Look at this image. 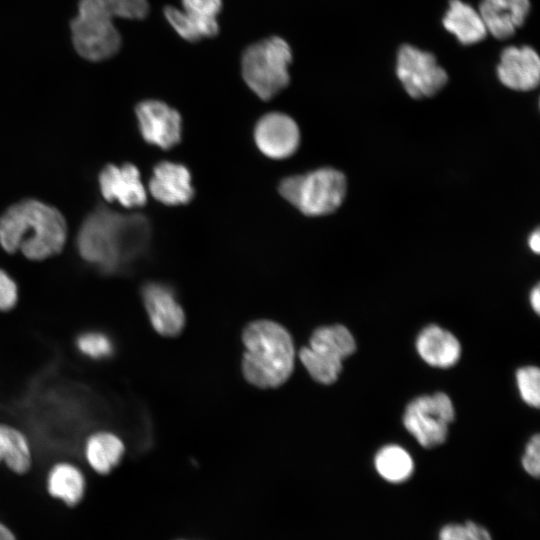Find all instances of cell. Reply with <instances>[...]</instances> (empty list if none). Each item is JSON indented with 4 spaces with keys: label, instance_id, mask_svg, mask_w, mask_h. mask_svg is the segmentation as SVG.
Returning a JSON list of instances; mask_svg holds the SVG:
<instances>
[{
    "label": "cell",
    "instance_id": "obj_1",
    "mask_svg": "<svg viewBox=\"0 0 540 540\" xmlns=\"http://www.w3.org/2000/svg\"><path fill=\"white\" fill-rule=\"evenodd\" d=\"M151 226L141 214H120L98 208L83 222L77 247L81 257L106 273L117 272L143 256Z\"/></svg>",
    "mask_w": 540,
    "mask_h": 540
},
{
    "label": "cell",
    "instance_id": "obj_2",
    "mask_svg": "<svg viewBox=\"0 0 540 540\" xmlns=\"http://www.w3.org/2000/svg\"><path fill=\"white\" fill-rule=\"evenodd\" d=\"M67 224L54 207L35 199L10 206L0 217V245L9 252L20 251L31 260H43L62 251Z\"/></svg>",
    "mask_w": 540,
    "mask_h": 540
},
{
    "label": "cell",
    "instance_id": "obj_3",
    "mask_svg": "<svg viewBox=\"0 0 540 540\" xmlns=\"http://www.w3.org/2000/svg\"><path fill=\"white\" fill-rule=\"evenodd\" d=\"M148 10L147 0H80L78 14L70 24L76 51L90 61L114 56L121 37L113 19H142Z\"/></svg>",
    "mask_w": 540,
    "mask_h": 540
},
{
    "label": "cell",
    "instance_id": "obj_4",
    "mask_svg": "<svg viewBox=\"0 0 540 540\" xmlns=\"http://www.w3.org/2000/svg\"><path fill=\"white\" fill-rule=\"evenodd\" d=\"M245 379L259 388H275L290 377L294 367V345L289 332L270 320L249 323L242 335Z\"/></svg>",
    "mask_w": 540,
    "mask_h": 540
},
{
    "label": "cell",
    "instance_id": "obj_5",
    "mask_svg": "<svg viewBox=\"0 0 540 540\" xmlns=\"http://www.w3.org/2000/svg\"><path fill=\"white\" fill-rule=\"evenodd\" d=\"M279 192L304 215L324 216L342 205L347 180L341 171L323 167L284 178L279 184Z\"/></svg>",
    "mask_w": 540,
    "mask_h": 540
},
{
    "label": "cell",
    "instance_id": "obj_6",
    "mask_svg": "<svg viewBox=\"0 0 540 540\" xmlns=\"http://www.w3.org/2000/svg\"><path fill=\"white\" fill-rule=\"evenodd\" d=\"M292 61L289 44L273 36L247 47L242 56V75L248 87L261 99L269 100L289 83Z\"/></svg>",
    "mask_w": 540,
    "mask_h": 540
},
{
    "label": "cell",
    "instance_id": "obj_7",
    "mask_svg": "<svg viewBox=\"0 0 540 540\" xmlns=\"http://www.w3.org/2000/svg\"><path fill=\"white\" fill-rule=\"evenodd\" d=\"M355 350L356 342L349 329L335 324L317 328L309 345L300 350L299 357L315 381L332 384L340 375L342 361Z\"/></svg>",
    "mask_w": 540,
    "mask_h": 540
},
{
    "label": "cell",
    "instance_id": "obj_8",
    "mask_svg": "<svg viewBox=\"0 0 540 540\" xmlns=\"http://www.w3.org/2000/svg\"><path fill=\"white\" fill-rule=\"evenodd\" d=\"M454 417L450 397L444 392H435L418 396L408 403L403 425L421 446L433 448L445 442Z\"/></svg>",
    "mask_w": 540,
    "mask_h": 540
},
{
    "label": "cell",
    "instance_id": "obj_9",
    "mask_svg": "<svg viewBox=\"0 0 540 540\" xmlns=\"http://www.w3.org/2000/svg\"><path fill=\"white\" fill-rule=\"evenodd\" d=\"M396 75L414 99L432 97L448 82V74L436 57L410 44L402 45L397 52Z\"/></svg>",
    "mask_w": 540,
    "mask_h": 540
},
{
    "label": "cell",
    "instance_id": "obj_10",
    "mask_svg": "<svg viewBox=\"0 0 540 540\" xmlns=\"http://www.w3.org/2000/svg\"><path fill=\"white\" fill-rule=\"evenodd\" d=\"M136 117L144 140L162 149H169L181 139V117L164 102L146 100L136 107Z\"/></svg>",
    "mask_w": 540,
    "mask_h": 540
},
{
    "label": "cell",
    "instance_id": "obj_11",
    "mask_svg": "<svg viewBox=\"0 0 540 540\" xmlns=\"http://www.w3.org/2000/svg\"><path fill=\"white\" fill-rule=\"evenodd\" d=\"M254 139L264 155L272 159H284L297 150L300 131L290 116L272 112L259 119L255 126Z\"/></svg>",
    "mask_w": 540,
    "mask_h": 540
},
{
    "label": "cell",
    "instance_id": "obj_12",
    "mask_svg": "<svg viewBox=\"0 0 540 540\" xmlns=\"http://www.w3.org/2000/svg\"><path fill=\"white\" fill-rule=\"evenodd\" d=\"M498 80L507 88L528 92L540 81V59L530 46H508L500 54L496 67Z\"/></svg>",
    "mask_w": 540,
    "mask_h": 540
},
{
    "label": "cell",
    "instance_id": "obj_13",
    "mask_svg": "<svg viewBox=\"0 0 540 540\" xmlns=\"http://www.w3.org/2000/svg\"><path fill=\"white\" fill-rule=\"evenodd\" d=\"M99 187L105 200L126 208L141 207L147 201L140 172L130 163L105 166L99 174Z\"/></svg>",
    "mask_w": 540,
    "mask_h": 540
},
{
    "label": "cell",
    "instance_id": "obj_14",
    "mask_svg": "<svg viewBox=\"0 0 540 540\" xmlns=\"http://www.w3.org/2000/svg\"><path fill=\"white\" fill-rule=\"evenodd\" d=\"M142 299L153 328L162 336H176L184 327L185 315L171 288L161 283H147Z\"/></svg>",
    "mask_w": 540,
    "mask_h": 540
},
{
    "label": "cell",
    "instance_id": "obj_15",
    "mask_svg": "<svg viewBox=\"0 0 540 540\" xmlns=\"http://www.w3.org/2000/svg\"><path fill=\"white\" fill-rule=\"evenodd\" d=\"M149 191L154 199L169 206L187 204L194 196L189 170L170 161H162L154 167Z\"/></svg>",
    "mask_w": 540,
    "mask_h": 540
},
{
    "label": "cell",
    "instance_id": "obj_16",
    "mask_svg": "<svg viewBox=\"0 0 540 540\" xmlns=\"http://www.w3.org/2000/svg\"><path fill=\"white\" fill-rule=\"evenodd\" d=\"M530 9V0H481L478 12L487 33L505 40L523 26Z\"/></svg>",
    "mask_w": 540,
    "mask_h": 540
},
{
    "label": "cell",
    "instance_id": "obj_17",
    "mask_svg": "<svg viewBox=\"0 0 540 540\" xmlns=\"http://www.w3.org/2000/svg\"><path fill=\"white\" fill-rule=\"evenodd\" d=\"M415 347L420 358L435 368H450L461 356V344L455 335L435 324L420 331Z\"/></svg>",
    "mask_w": 540,
    "mask_h": 540
},
{
    "label": "cell",
    "instance_id": "obj_18",
    "mask_svg": "<svg viewBox=\"0 0 540 540\" xmlns=\"http://www.w3.org/2000/svg\"><path fill=\"white\" fill-rule=\"evenodd\" d=\"M442 24L465 46L481 42L488 34L478 10L462 0H449Z\"/></svg>",
    "mask_w": 540,
    "mask_h": 540
},
{
    "label": "cell",
    "instance_id": "obj_19",
    "mask_svg": "<svg viewBox=\"0 0 540 540\" xmlns=\"http://www.w3.org/2000/svg\"><path fill=\"white\" fill-rule=\"evenodd\" d=\"M124 444L114 433L97 431L84 443L85 458L90 467L100 474L109 473L121 461Z\"/></svg>",
    "mask_w": 540,
    "mask_h": 540
},
{
    "label": "cell",
    "instance_id": "obj_20",
    "mask_svg": "<svg viewBox=\"0 0 540 540\" xmlns=\"http://www.w3.org/2000/svg\"><path fill=\"white\" fill-rule=\"evenodd\" d=\"M49 494L73 506L78 504L85 492V478L81 470L67 462L55 464L47 476Z\"/></svg>",
    "mask_w": 540,
    "mask_h": 540
},
{
    "label": "cell",
    "instance_id": "obj_21",
    "mask_svg": "<svg viewBox=\"0 0 540 540\" xmlns=\"http://www.w3.org/2000/svg\"><path fill=\"white\" fill-rule=\"evenodd\" d=\"M31 448L27 437L17 428L0 423V462L18 474L31 466Z\"/></svg>",
    "mask_w": 540,
    "mask_h": 540
},
{
    "label": "cell",
    "instance_id": "obj_22",
    "mask_svg": "<svg viewBox=\"0 0 540 540\" xmlns=\"http://www.w3.org/2000/svg\"><path fill=\"white\" fill-rule=\"evenodd\" d=\"M374 466L383 479L392 483L406 481L414 470L411 455L406 449L396 444L380 448L374 457Z\"/></svg>",
    "mask_w": 540,
    "mask_h": 540
},
{
    "label": "cell",
    "instance_id": "obj_23",
    "mask_svg": "<svg viewBox=\"0 0 540 540\" xmlns=\"http://www.w3.org/2000/svg\"><path fill=\"white\" fill-rule=\"evenodd\" d=\"M164 13L174 30L187 41L196 42L206 37H213L219 32L218 22L200 21L175 7H166Z\"/></svg>",
    "mask_w": 540,
    "mask_h": 540
},
{
    "label": "cell",
    "instance_id": "obj_24",
    "mask_svg": "<svg viewBox=\"0 0 540 540\" xmlns=\"http://www.w3.org/2000/svg\"><path fill=\"white\" fill-rule=\"evenodd\" d=\"M76 347L84 356L94 360L108 358L114 351L110 337L99 331H86L78 335Z\"/></svg>",
    "mask_w": 540,
    "mask_h": 540
},
{
    "label": "cell",
    "instance_id": "obj_25",
    "mask_svg": "<svg viewBox=\"0 0 540 540\" xmlns=\"http://www.w3.org/2000/svg\"><path fill=\"white\" fill-rule=\"evenodd\" d=\"M516 383L521 399L529 406L540 405V371L536 366H524L516 371Z\"/></svg>",
    "mask_w": 540,
    "mask_h": 540
},
{
    "label": "cell",
    "instance_id": "obj_26",
    "mask_svg": "<svg viewBox=\"0 0 540 540\" xmlns=\"http://www.w3.org/2000/svg\"><path fill=\"white\" fill-rule=\"evenodd\" d=\"M438 540H492L489 531L482 525L466 521L443 526Z\"/></svg>",
    "mask_w": 540,
    "mask_h": 540
},
{
    "label": "cell",
    "instance_id": "obj_27",
    "mask_svg": "<svg viewBox=\"0 0 540 540\" xmlns=\"http://www.w3.org/2000/svg\"><path fill=\"white\" fill-rule=\"evenodd\" d=\"M183 11L198 20L217 21L222 1L221 0H182Z\"/></svg>",
    "mask_w": 540,
    "mask_h": 540
},
{
    "label": "cell",
    "instance_id": "obj_28",
    "mask_svg": "<svg viewBox=\"0 0 540 540\" xmlns=\"http://www.w3.org/2000/svg\"><path fill=\"white\" fill-rule=\"evenodd\" d=\"M522 466L532 477H538L540 473V437L533 435L526 444L525 452L522 456Z\"/></svg>",
    "mask_w": 540,
    "mask_h": 540
},
{
    "label": "cell",
    "instance_id": "obj_29",
    "mask_svg": "<svg viewBox=\"0 0 540 540\" xmlns=\"http://www.w3.org/2000/svg\"><path fill=\"white\" fill-rule=\"evenodd\" d=\"M18 300V288L15 281L0 269V311L12 309Z\"/></svg>",
    "mask_w": 540,
    "mask_h": 540
},
{
    "label": "cell",
    "instance_id": "obj_30",
    "mask_svg": "<svg viewBox=\"0 0 540 540\" xmlns=\"http://www.w3.org/2000/svg\"><path fill=\"white\" fill-rule=\"evenodd\" d=\"M529 300L532 309L536 314H539L540 311V287L539 284L534 286L530 292Z\"/></svg>",
    "mask_w": 540,
    "mask_h": 540
},
{
    "label": "cell",
    "instance_id": "obj_31",
    "mask_svg": "<svg viewBox=\"0 0 540 540\" xmlns=\"http://www.w3.org/2000/svg\"><path fill=\"white\" fill-rule=\"evenodd\" d=\"M529 248L536 254L540 252V232L539 229L533 231L528 238Z\"/></svg>",
    "mask_w": 540,
    "mask_h": 540
}]
</instances>
